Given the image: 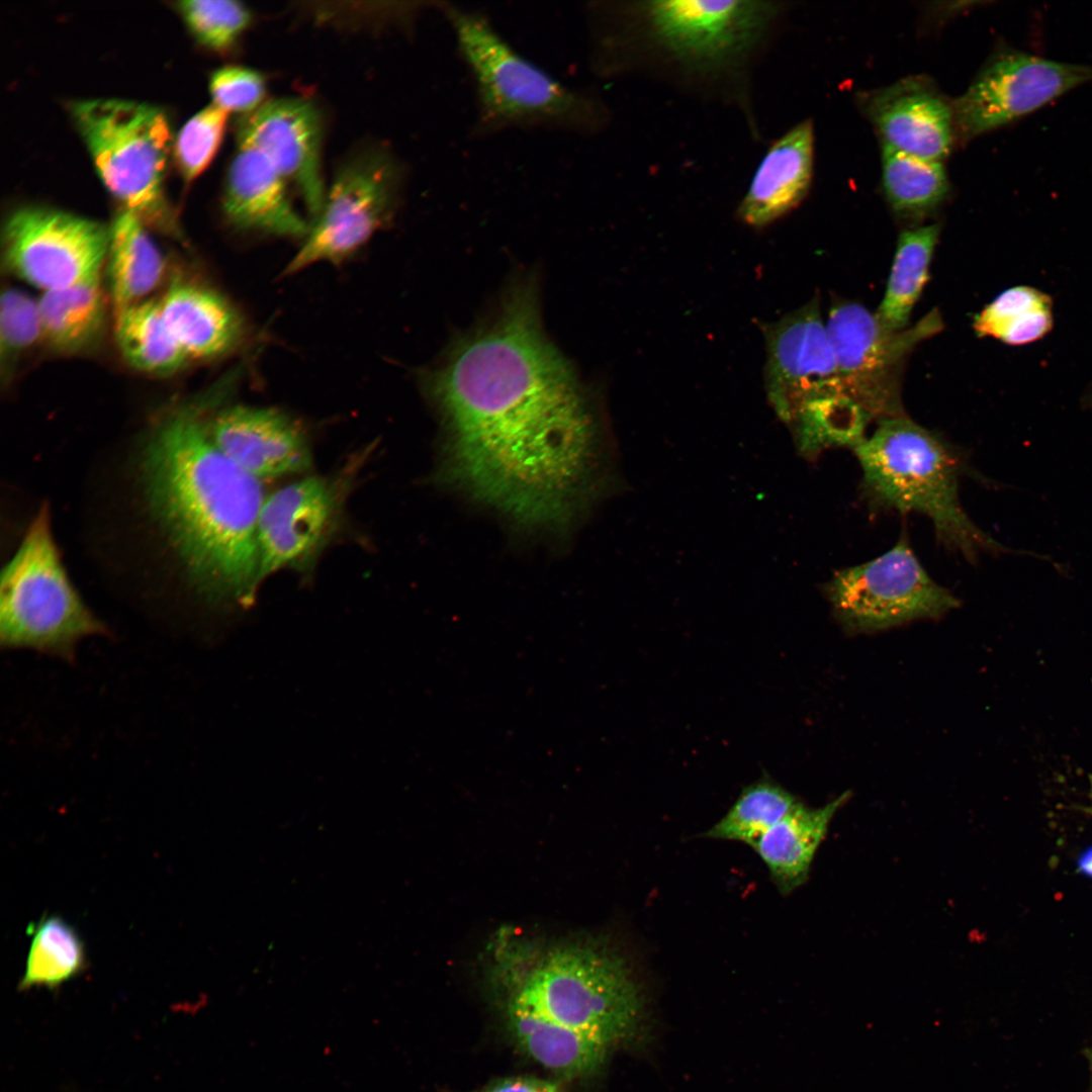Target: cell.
I'll return each mask as SVG.
<instances>
[{
  "label": "cell",
  "mask_w": 1092,
  "mask_h": 1092,
  "mask_svg": "<svg viewBox=\"0 0 1092 1092\" xmlns=\"http://www.w3.org/2000/svg\"><path fill=\"white\" fill-rule=\"evenodd\" d=\"M445 422L453 477L516 521L560 526L589 494L599 433L588 397L519 287L493 324L427 373Z\"/></svg>",
  "instance_id": "cell-1"
},
{
  "label": "cell",
  "mask_w": 1092,
  "mask_h": 1092,
  "mask_svg": "<svg viewBox=\"0 0 1092 1092\" xmlns=\"http://www.w3.org/2000/svg\"><path fill=\"white\" fill-rule=\"evenodd\" d=\"M219 393L179 405L158 420L143 447L147 499L207 598L249 605L259 580L261 480L212 442L207 412Z\"/></svg>",
  "instance_id": "cell-2"
},
{
  "label": "cell",
  "mask_w": 1092,
  "mask_h": 1092,
  "mask_svg": "<svg viewBox=\"0 0 1092 1092\" xmlns=\"http://www.w3.org/2000/svg\"><path fill=\"white\" fill-rule=\"evenodd\" d=\"M474 92L471 134L506 129L589 133L606 111L594 96L568 87L513 48L482 13L439 2Z\"/></svg>",
  "instance_id": "cell-3"
},
{
  "label": "cell",
  "mask_w": 1092,
  "mask_h": 1092,
  "mask_svg": "<svg viewBox=\"0 0 1092 1092\" xmlns=\"http://www.w3.org/2000/svg\"><path fill=\"white\" fill-rule=\"evenodd\" d=\"M861 488L875 509L915 512L931 520L938 542L968 559L992 545L959 496L962 460L943 439L906 416L879 421L852 450Z\"/></svg>",
  "instance_id": "cell-4"
},
{
  "label": "cell",
  "mask_w": 1092,
  "mask_h": 1092,
  "mask_svg": "<svg viewBox=\"0 0 1092 1092\" xmlns=\"http://www.w3.org/2000/svg\"><path fill=\"white\" fill-rule=\"evenodd\" d=\"M609 1048L641 1039L646 1001L627 960L600 942L545 951L518 980L510 1001Z\"/></svg>",
  "instance_id": "cell-5"
},
{
  "label": "cell",
  "mask_w": 1092,
  "mask_h": 1092,
  "mask_svg": "<svg viewBox=\"0 0 1092 1092\" xmlns=\"http://www.w3.org/2000/svg\"><path fill=\"white\" fill-rule=\"evenodd\" d=\"M71 113L108 190L148 228L181 238L163 191L172 134L159 108L119 99L74 102Z\"/></svg>",
  "instance_id": "cell-6"
},
{
  "label": "cell",
  "mask_w": 1092,
  "mask_h": 1092,
  "mask_svg": "<svg viewBox=\"0 0 1092 1092\" xmlns=\"http://www.w3.org/2000/svg\"><path fill=\"white\" fill-rule=\"evenodd\" d=\"M103 631L64 569L44 506L2 571L1 645L69 657L81 639Z\"/></svg>",
  "instance_id": "cell-7"
},
{
  "label": "cell",
  "mask_w": 1092,
  "mask_h": 1092,
  "mask_svg": "<svg viewBox=\"0 0 1092 1092\" xmlns=\"http://www.w3.org/2000/svg\"><path fill=\"white\" fill-rule=\"evenodd\" d=\"M403 178L400 163L384 150L365 149L350 157L283 274L321 262L338 263L355 253L391 219Z\"/></svg>",
  "instance_id": "cell-8"
},
{
  "label": "cell",
  "mask_w": 1092,
  "mask_h": 1092,
  "mask_svg": "<svg viewBox=\"0 0 1092 1092\" xmlns=\"http://www.w3.org/2000/svg\"><path fill=\"white\" fill-rule=\"evenodd\" d=\"M845 394L873 420L905 416L901 375L907 356L942 329L936 309L902 331L886 328L858 303L831 308L826 323Z\"/></svg>",
  "instance_id": "cell-9"
},
{
  "label": "cell",
  "mask_w": 1092,
  "mask_h": 1092,
  "mask_svg": "<svg viewBox=\"0 0 1092 1092\" xmlns=\"http://www.w3.org/2000/svg\"><path fill=\"white\" fill-rule=\"evenodd\" d=\"M825 593L840 622L857 632L939 618L959 606L929 576L906 535L879 557L836 571Z\"/></svg>",
  "instance_id": "cell-10"
},
{
  "label": "cell",
  "mask_w": 1092,
  "mask_h": 1092,
  "mask_svg": "<svg viewBox=\"0 0 1092 1092\" xmlns=\"http://www.w3.org/2000/svg\"><path fill=\"white\" fill-rule=\"evenodd\" d=\"M1092 82V65L1040 57L1001 43L952 104L954 127L971 140L1013 123Z\"/></svg>",
  "instance_id": "cell-11"
},
{
  "label": "cell",
  "mask_w": 1092,
  "mask_h": 1092,
  "mask_svg": "<svg viewBox=\"0 0 1092 1092\" xmlns=\"http://www.w3.org/2000/svg\"><path fill=\"white\" fill-rule=\"evenodd\" d=\"M109 228L48 207L24 206L6 220L2 261L15 277L42 292L100 277L109 249Z\"/></svg>",
  "instance_id": "cell-12"
},
{
  "label": "cell",
  "mask_w": 1092,
  "mask_h": 1092,
  "mask_svg": "<svg viewBox=\"0 0 1092 1092\" xmlns=\"http://www.w3.org/2000/svg\"><path fill=\"white\" fill-rule=\"evenodd\" d=\"M654 39L699 69L726 65L747 53L776 14L761 1H650L641 7Z\"/></svg>",
  "instance_id": "cell-13"
},
{
  "label": "cell",
  "mask_w": 1092,
  "mask_h": 1092,
  "mask_svg": "<svg viewBox=\"0 0 1092 1092\" xmlns=\"http://www.w3.org/2000/svg\"><path fill=\"white\" fill-rule=\"evenodd\" d=\"M348 474L311 475L266 495L259 518V580L284 570H306L338 526Z\"/></svg>",
  "instance_id": "cell-14"
},
{
  "label": "cell",
  "mask_w": 1092,
  "mask_h": 1092,
  "mask_svg": "<svg viewBox=\"0 0 1092 1092\" xmlns=\"http://www.w3.org/2000/svg\"><path fill=\"white\" fill-rule=\"evenodd\" d=\"M765 334L767 394L786 423L813 400L846 395L818 299L769 326Z\"/></svg>",
  "instance_id": "cell-15"
},
{
  "label": "cell",
  "mask_w": 1092,
  "mask_h": 1092,
  "mask_svg": "<svg viewBox=\"0 0 1092 1092\" xmlns=\"http://www.w3.org/2000/svg\"><path fill=\"white\" fill-rule=\"evenodd\" d=\"M238 147L262 154L298 190L313 219L327 195L322 174L323 122L315 105L299 97L264 102L237 124Z\"/></svg>",
  "instance_id": "cell-16"
},
{
  "label": "cell",
  "mask_w": 1092,
  "mask_h": 1092,
  "mask_svg": "<svg viewBox=\"0 0 1092 1092\" xmlns=\"http://www.w3.org/2000/svg\"><path fill=\"white\" fill-rule=\"evenodd\" d=\"M207 430L225 456L259 480L302 473L311 466L304 432L276 408L226 406L207 419Z\"/></svg>",
  "instance_id": "cell-17"
},
{
  "label": "cell",
  "mask_w": 1092,
  "mask_h": 1092,
  "mask_svg": "<svg viewBox=\"0 0 1092 1092\" xmlns=\"http://www.w3.org/2000/svg\"><path fill=\"white\" fill-rule=\"evenodd\" d=\"M864 107L884 146L937 162L949 154L956 128L952 105L930 81H899L869 95Z\"/></svg>",
  "instance_id": "cell-18"
},
{
  "label": "cell",
  "mask_w": 1092,
  "mask_h": 1092,
  "mask_svg": "<svg viewBox=\"0 0 1092 1092\" xmlns=\"http://www.w3.org/2000/svg\"><path fill=\"white\" fill-rule=\"evenodd\" d=\"M287 183L262 154L238 147L222 196L228 222L240 231L305 238L310 224L292 205Z\"/></svg>",
  "instance_id": "cell-19"
},
{
  "label": "cell",
  "mask_w": 1092,
  "mask_h": 1092,
  "mask_svg": "<svg viewBox=\"0 0 1092 1092\" xmlns=\"http://www.w3.org/2000/svg\"><path fill=\"white\" fill-rule=\"evenodd\" d=\"M159 302L168 329L189 360L215 359L244 342L242 314L210 287L177 278Z\"/></svg>",
  "instance_id": "cell-20"
},
{
  "label": "cell",
  "mask_w": 1092,
  "mask_h": 1092,
  "mask_svg": "<svg viewBox=\"0 0 1092 1092\" xmlns=\"http://www.w3.org/2000/svg\"><path fill=\"white\" fill-rule=\"evenodd\" d=\"M813 150V125L809 120L777 140L754 173L739 205V217L751 226L761 228L794 208L809 189Z\"/></svg>",
  "instance_id": "cell-21"
},
{
  "label": "cell",
  "mask_w": 1092,
  "mask_h": 1092,
  "mask_svg": "<svg viewBox=\"0 0 1092 1092\" xmlns=\"http://www.w3.org/2000/svg\"><path fill=\"white\" fill-rule=\"evenodd\" d=\"M845 792L819 808L801 803L757 841L753 849L768 870L777 890L788 896L809 879L814 856L834 815L849 799Z\"/></svg>",
  "instance_id": "cell-22"
},
{
  "label": "cell",
  "mask_w": 1092,
  "mask_h": 1092,
  "mask_svg": "<svg viewBox=\"0 0 1092 1092\" xmlns=\"http://www.w3.org/2000/svg\"><path fill=\"white\" fill-rule=\"evenodd\" d=\"M507 1014L519 1048L552 1072L585 1076L605 1062L609 1046L585 1033L513 1003L508 1004Z\"/></svg>",
  "instance_id": "cell-23"
},
{
  "label": "cell",
  "mask_w": 1092,
  "mask_h": 1092,
  "mask_svg": "<svg viewBox=\"0 0 1092 1092\" xmlns=\"http://www.w3.org/2000/svg\"><path fill=\"white\" fill-rule=\"evenodd\" d=\"M108 277L114 312L147 299L165 272V260L132 212L122 209L109 228Z\"/></svg>",
  "instance_id": "cell-24"
},
{
  "label": "cell",
  "mask_w": 1092,
  "mask_h": 1092,
  "mask_svg": "<svg viewBox=\"0 0 1092 1092\" xmlns=\"http://www.w3.org/2000/svg\"><path fill=\"white\" fill-rule=\"evenodd\" d=\"M37 305L42 342L55 352L80 354L100 340L106 318L100 277L42 292Z\"/></svg>",
  "instance_id": "cell-25"
},
{
  "label": "cell",
  "mask_w": 1092,
  "mask_h": 1092,
  "mask_svg": "<svg viewBox=\"0 0 1092 1092\" xmlns=\"http://www.w3.org/2000/svg\"><path fill=\"white\" fill-rule=\"evenodd\" d=\"M114 336L123 359L140 372L170 375L190 361L168 329L159 300L116 311Z\"/></svg>",
  "instance_id": "cell-26"
},
{
  "label": "cell",
  "mask_w": 1092,
  "mask_h": 1092,
  "mask_svg": "<svg viewBox=\"0 0 1092 1092\" xmlns=\"http://www.w3.org/2000/svg\"><path fill=\"white\" fill-rule=\"evenodd\" d=\"M938 224L904 231L898 240L887 289L877 316L893 331L908 328L912 309L928 280Z\"/></svg>",
  "instance_id": "cell-27"
},
{
  "label": "cell",
  "mask_w": 1092,
  "mask_h": 1092,
  "mask_svg": "<svg viewBox=\"0 0 1092 1092\" xmlns=\"http://www.w3.org/2000/svg\"><path fill=\"white\" fill-rule=\"evenodd\" d=\"M882 180L892 209L900 216L922 217L936 209L949 191L941 162L883 147Z\"/></svg>",
  "instance_id": "cell-28"
},
{
  "label": "cell",
  "mask_w": 1092,
  "mask_h": 1092,
  "mask_svg": "<svg viewBox=\"0 0 1092 1092\" xmlns=\"http://www.w3.org/2000/svg\"><path fill=\"white\" fill-rule=\"evenodd\" d=\"M872 420L851 398L836 395L807 403L790 425L800 453L812 459L830 448L853 450L867 438L866 430Z\"/></svg>",
  "instance_id": "cell-29"
},
{
  "label": "cell",
  "mask_w": 1092,
  "mask_h": 1092,
  "mask_svg": "<svg viewBox=\"0 0 1092 1092\" xmlns=\"http://www.w3.org/2000/svg\"><path fill=\"white\" fill-rule=\"evenodd\" d=\"M27 930L31 943L20 989L55 988L84 971L87 966L85 946L71 924L59 916L44 915Z\"/></svg>",
  "instance_id": "cell-30"
},
{
  "label": "cell",
  "mask_w": 1092,
  "mask_h": 1092,
  "mask_svg": "<svg viewBox=\"0 0 1092 1092\" xmlns=\"http://www.w3.org/2000/svg\"><path fill=\"white\" fill-rule=\"evenodd\" d=\"M1053 326L1051 298L1029 286H1015L1000 293L974 321L981 337H993L1009 345L1041 339Z\"/></svg>",
  "instance_id": "cell-31"
},
{
  "label": "cell",
  "mask_w": 1092,
  "mask_h": 1092,
  "mask_svg": "<svg viewBox=\"0 0 1092 1092\" xmlns=\"http://www.w3.org/2000/svg\"><path fill=\"white\" fill-rule=\"evenodd\" d=\"M797 803L795 797L780 785L759 781L745 787L728 812L704 836L738 841L753 848Z\"/></svg>",
  "instance_id": "cell-32"
},
{
  "label": "cell",
  "mask_w": 1092,
  "mask_h": 1092,
  "mask_svg": "<svg viewBox=\"0 0 1092 1092\" xmlns=\"http://www.w3.org/2000/svg\"><path fill=\"white\" fill-rule=\"evenodd\" d=\"M177 6L195 37L216 52L233 49L252 19L250 10L238 1L187 0Z\"/></svg>",
  "instance_id": "cell-33"
},
{
  "label": "cell",
  "mask_w": 1092,
  "mask_h": 1092,
  "mask_svg": "<svg viewBox=\"0 0 1092 1092\" xmlns=\"http://www.w3.org/2000/svg\"><path fill=\"white\" fill-rule=\"evenodd\" d=\"M42 341L37 300L17 288H7L0 303V368L2 381L12 376L19 358Z\"/></svg>",
  "instance_id": "cell-34"
},
{
  "label": "cell",
  "mask_w": 1092,
  "mask_h": 1092,
  "mask_svg": "<svg viewBox=\"0 0 1092 1092\" xmlns=\"http://www.w3.org/2000/svg\"><path fill=\"white\" fill-rule=\"evenodd\" d=\"M228 114L213 103L194 116L181 128L175 156L187 181L197 178L211 163L223 139Z\"/></svg>",
  "instance_id": "cell-35"
},
{
  "label": "cell",
  "mask_w": 1092,
  "mask_h": 1092,
  "mask_svg": "<svg viewBox=\"0 0 1092 1092\" xmlns=\"http://www.w3.org/2000/svg\"><path fill=\"white\" fill-rule=\"evenodd\" d=\"M209 89L214 105L247 115L264 103L266 82L254 69L226 66L211 74Z\"/></svg>",
  "instance_id": "cell-36"
},
{
  "label": "cell",
  "mask_w": 1092,
  "mask_h": 1092,
  "mask_svg": "<svg viewBox=\"0 0 1092 1092\" xmlns=\"http://www.w3.org/2000/svg\"><path fill=\"white\" fill-rule=\"evenodd\" d=\"M477 1092H556L548 1082L532 1077H510L497 1080Z\"/></svg>",
  "instance_id": "cell-37"
},
{
  "label": "cell",
  "mask_w": 1092,
  "mask_h": 1092,
  "mask_svg": "<svg viewBox=\"0 0 1092 1092\" xmlns=\"http://www.w3.org/2000/svg\"><path fill=\"white\" fill-rule=\"evenodd\" d=\"M1078 869L1084 875L1092 877V846L1080 856Z\"/></svg>",
  "instance_id": "cell-38"
},
{
  "label": "cell",
  "mask_w": 1092,
  "mask_h": 1092,
  "mask_svg": "<svg viewBox=\"0 0 1092 1092\" xmlns=\"http://www.w3.org/2000/svg\"><path fill=\"white\" fill-rule=\"evenodd\" d=\"M1085 811L1087 813H1089L1090 815H1092V777L1090 778V787H1089V805L1085 808Z\"/></svg>",
  "instance_id": "cell-39"
},
{
  "label": "cell",
  "mask_w": 1092,
  "mask_h": 1092,
  "mask_svg": "<svg viewBox=\"0 0 1092 1092\" xmlns=\"http://www.w3.org/2000/svg\"><path fill=\"white\" fill-rule=\"evenodd\" d=\"M1091 1061H1092V1055H1091Z\"/></svg>",
  "instance_id": "cell-40"
}]
</instances>
